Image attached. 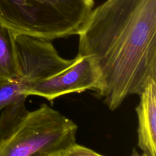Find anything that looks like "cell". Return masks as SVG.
I'll return each mask as SVG.
<instances>
[{"label":"cell","mask_w":156,"mask_h":156,"mask_svg":"<svg viewBox=\"0 0 156 156\" xmlns=\"http://www.w3.org/2000/svg\"><path fill=\"white\" fill-rule=\"evenodd\" d=\"M78 54L98 67L110 110L156 77V0H106L80 29Z\"/></svg>","instance_id":"cell-1"},{"label":"cell","mask_w":156,"mask_h":156,"mask_svg":"<svg viewBox=\"0 0 156 156\" xmlns=\"http://www.w3.org/2000/svg\"><path fill=\"white\" fill-rule=\"evenodd\" d=\"M22 95L0 116V156H58L76 143L77 126L46 104L27 110Z\"/></svg>","instance_id":"cell-2"},{"label":"cell","mask_w":156,"mask_h":156,"mask_svg":"<svg viewBox=\"0 0 156 156\" xmlns=\"http://www.w3.org/2000/svg\"><path fill=\"white\" fill-rule=\"evenodd\" d=\"M94 0H0V23L16 34L48 40L77 35Z\"/></svg>","instance_id":"cell-3"},{"label":"cell","mask_w":156,"mask_h":156,"mask_svg":"<svg viewBox=\"0 0 156 156\" xmlns=\"http://www.w3.org/2000/svg\"><path fill=\"white\" fill-rule=\"evenodd\" d=\"M14 47L17 79L22 85L23 94L31 84L61 73L74 60L62 57L51 40L26 34H15Z\"/></svg>","instance_id":"cell-4"},{"label":"cell","mask_w":156,"mask_h":156,"mask_svg":"<svg viewBox=\"0 0 156 156\" xmlns=\"http://www.w3.org/2000/svg\"><path fill=\"white\" fill-rule=\"evenodd\" d=\"M102 88L101 73L93 60L77 54L68 68L53 76L34 83L26 88V96H38L51 101L60 96L91 90L98 93Z\"/></svg>","instance_id":"cell-5"},{"label":"cell","mask_w":156,"mask_h":156,"mask_svg":"<svg viewBox=\"0 0 156 156\" xmlns=\"http://www.w3.org/2000/svg\"><path fill=\"white\" fill-rule=\"evenodd\" d=\"M139 96L138 146L146 156H156V77L149 80Z\"/></svg>","instance_id":"cell-6"},{"label":"cell","mask_w":156,"mask_h":156,"mask_svg":"<svg viewBox=\"0 0 156 156\" xmlns=\"http://www.w3.org/2000/svg\"><path fill=\"white\" fill-rule=\"evenodd\" d=\"M16 34L0 23V80L18 78L14 47Z\"/></svg>","instance_id":"cell-7"},{"label":"cell","mask_w":156,"mask_h":156,"mask_svg":"<svg viewBox=\"0 0 156 156\" xmlns=\"http://www.w3.org/2000/svg\"><path fill=\"white\" fill-rule=\"evenodd\" d=\"M22 95L23 87L18 79L0 80V112Z\"/></svg>","instance_id":"cell-8"},{"label":"cell","mask_w":156,"mask_h":156,"mask_svg":"<svg viewBox=\"0 0 156 156\" xmlns=\"http://www.w3.org/2000/svg\"><path fill=\"white\" fill-rule=\"evenodd\" d=\"M58 156H104L91 149L74 143Z\"/></svg>","instance_id":"cell-9"},{"label":"cell","mask_w":156,"mask_h":156,"mask_svg":"<svg viewBox=\"0 0 156 156\" xmlns=\"http://www.w3.org/2000/svg\"><path fill=\"white\" fill-rule=\"evenodd\" d=\"M131 156H146L144 154L139 153L135 149H133Z\"/></svg>","instance_id":"cell-10"}]
</instances>
